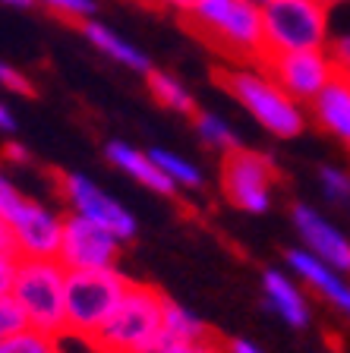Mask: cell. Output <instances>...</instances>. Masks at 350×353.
<instances>
[{"instance_id":"23","label":"cell","mask_w":350,"mask_h":353,"mask_svg":"<svg viewBox=\"0 0 350 353\" xmlns=\"http://www.w3.org/2000/svg\"><path fill=\"white\" fill-rule=\"evenodd\" d=\"M319 190L331 205H350V170L338 168V164H322Z\"/></svg>"},{"instance_id":"33","label":"cell","mask_w":350,"mask_h":353,"mask_svg":"<svg viewBox=\"0 0 350 353\" xmlns=\"http://www.w3.org/2000/svg\"><path fill=\"white\" fill-rule=\"evenodd\" d=\"M0 132H16V117L3 101H0Z\"/></svg>"},{"instance_id":"8","label":"cell","mask_w":350,"mask_h":353,"mask_svg":"<svg viewBox=\"0 0 350 353\" xmlns=\"http://www.w3.org/2000/svg\"><path fill=\"white\" fill-rule=\"evenodd\" d=\"M275 161L265 152L237 148L221 161V192L233 208L246 214H265L275 196Z\"/></svg>"},{"instance_id":"4","label":"cell","mask_w":350,"mask_h":353,"mask_svg":"<svg viewBox=\"0 0 350 353\" xmlns=\"http://www.w3.org/2000/svg\"><path fill=\"white\" fill-rule=\"evenodd\" d=\"M133 278L120 268H92V272H66V334L64 338L92 344L101 325L126 296Z\"/></svg>"},{"instance_id":"1","label":"cell","mask_w":350,"mask_h":353,"mask_svg":"<svg viewBox=\"0 0 350 353\" xmlns=\"http://www.w3.org/2000/svg\"><path fill=\"white\" fill-rule=\"evenodd\" d=\"M218 82L269 136L297 139V136L307 132L309 108L303 101H297L293 95H287L262 63L227 66L224 73H218Z\"/></svg>"},{"instance_id":"22","label":"cell","mask_w":350,"mask_h":353,"mask_svg":"<svg viewBox=\"0 0 350 353\" xmlns=\"http://www.w3.org/2000/svg\"><path fill=\"white\" fill-rule=\"evenodd\" d=\"M0 353H64V338L48 334V331L26 328L0 338Z\"/></svg>"},{"instance_id":"27","label":"cell","mask_w":350,"mask_h":353,"mask_svg":"<svg viewBox=\"0 0 350 353\" xmlns=\"http://www.w3.org/2000/svg\"><path fill=\"white\" fill-rule=\"evenodd\" d=\"M0 85L7 88V92H16V95H32V82L26 73H19L13 63L7 60H0Z\"/></svg>"},{"instance_id":"20","label":"cell","mask_w":350,"mask_h":353,"mask_svg":"<svg viewBox=\"0 0 350 353\" xmlns=\"http://www.w3.org/2000/svg\"><path fill=\"white\" fill-rule=\"evenodd\" d=\"M190 120H193V130H196L199 142L208 145L212 152L231 154V152L240 148V136H237L233 123L231 120H224L221 114H215V110H196Z\"/></svg>"},{"instance_id":"11","label":"cell","mask_w":350,"mask_h":353,"mask_svg":"<svg viewBox=\"0 0 350 353\" xmlns=\"http://www.w3.org/2000/svg\"><path fill=\"white\" fill-rule=\"evenodd\" d=\"M291 221L303 250L313 252L315 259H322L331 268H338V272L350 274V236L338 228L335 221H329L319 208L307 205V202H293Z\"/></svg>"},{"instance_id":"6","label":"cell","mask_w":350,"mask_h":353,"mask_svg":"<svg viewBox=\"0 0 350 353\" xmlns=\"http://www.w3.org/2000/svg\"><path fill=\"white\" fill-rule=\"evenodd\" d=\"M10 294L22 306L29 328L66 334V268L60 259H19Z\"/></svg>"},{"instance_id":"35","label":"cell","mask_w":350,"mask_h":353,"mask_svg":"<svg viewBox=\"0 0 350 353\" xmlns=\"http://www.w3.org/2000/svg\"><path fill=\"white\" fill-rule=\"evenodd\" d=\"M331 7H344V3H350V0H329Z\"/></svg>"},{"instance_id":"16","label":"cell","mask_w":350,"mask_h":353,"mask_svg":"<svg viewBox=\"0 0 350 353\" xmlns=\"http://www.w3.org/2000/svg\"><path fill=\"white\" fill-rule=\"evenodd\" d=\"M309 120L335 142L350 148V73H338L319 95L307 104Z\"/></svg>"},{"instance_id":"38","label":"cell","mask_w":350,"mask_h":353,"mask_svg":"<svg viewBox=\"0 0 350 353\" xmlns=\"http://www.w3.org/2000/svg\"><path fill=\"white\" fill-rule=\"evenodd\" d=\"M95 353H98V350H95Z\"/></svg>"},{"instance_id":"25","label":"cell","mask_w":350,"mask_h":353,"mask_svg":"<svg viewBox=\"0 0 350 353\" xmlns=\"http://www.w3.org/2000/svg\"><path fill=\"white\" fill-rule=\"evenodd\" d=\"M35 3L73 22H86L92 16H98V0H35Z\"/></svg>"},{"instance_id":"15","label":"cell","mask_w":350,"mask_h":353,"mask_svg":"<svg viewBox=\"0 0 350 353\" xmlns=\"http://www.w3.org/2000/svg\"><path fill=\"white\" fill-rule=\"evenodd\" d=\"M104 158H108L110 168H117L120 174L136 180L139 186H146L148 192H158V196H177L180 192L164 176V170L158 168V161L152 158L148 148H139L126 139H110V142H104Z\"/></svg>"},{"instance_id":"10","label":"cell","mask_w":350,"mask_h":353,"mask_svg":"<svg viewBox=\"0 0 350 353\" xmlns=\"http://www.w3.org/2000/svg\"><path fill=\"white\" fill-rule=\"evenodd\" d=\"M262 66L271 73V79L284 88L287 95L297 101L309 104L322 88L329 85L341 70L329 48H315V51H287V54H269L262 57Z\"/></svg>"},{"instance_id":"37","label":"cell","mask_w":350,"mask_h":353,"mask_svg":"<svg viewBox=\"0 0 350 353\" xmlns=\"http://www.w3.org/2000/svg\"><path fill=\"white\" fill-rule=\"evenodd\" d=\"M0 338H3V334H0Z\"/></svg>"},{"instance_id":"34","label":"cell","mask_w":350,"mask_h":353,"mask_svg":"<svg viewBox=\"0 0 350 353\" xmlns=\"http://www.w3.org/2000/svg\"><path fill=\"white\" fill-rule=\"evenodd\" d=\"M0 3H7V7H16V10H22V7H32L35 0H0Z\"/></svg>"},{"instance_id":"9","label":"cell","mask_w":350,"mask_h":353,"mask_svg":"<svg viewBox=\"0 0 350 353\" xmlns=\"http://www.w3.org/2000/svg\"><path fill=\"white\" fill-rule=\"evenodd\" d=\"M124 252V240L114 230L101 228L95 221L66 212L64 240L57 259L66 272H92V268H114Z\"/></svg>"},{"instance_id":"18","label":"cell","mask_w":350,"mask_h":353,"mask_svg":"<svg viewBox=\"0 0 350 353\" xmlns=\"http://www.w3.org/2000/svg\"><path fill=\"white\" fill-rule=\"evenodd\" d=\"M148 85V92H152V98L161 104L164 110H174V114H183V117H193L196 114V98H193V92L186 88V82L180 79V76L168 73V70H158L155 66L148 76H142Z\"/></svg>"},{"instance_id":"12","label":"cell","mask_w":350,"mask_h":353,"mask_svg":"<svg viewBox=\"0 0 350 353\" xmlns=\"http://www.w3.org/2000/svg\"><path fill=\"white\" fill-rule=\"evenodd\" d=\"M287 272L307 287L315 300H322L331 312H338L341 319L350 322V274L338 272L331 265H325L322 259H315L313 252H307L303 246H293L284 252Z\"/></svg>"},{"instance_id":"13","label":"cell","mask_w":350,"mask_h":353,"mask_svg":"<svg viewBox=\"0 0 350 353\" xmlns=\"http://www.w3.org/2000/svg\"><path fill=\"white\" fill-rule=\"evenodd\" d=\"M64 221H66V214L54 212L51 205L32 199V205L26 208V214L13 224L16 256L19 259H57L60 240H64Z\"/></svg>"},{"instance_id":"36","label":"cell","mask_w":350,"mask_h":353,"mask_svg":"<svg viewBox=\"0 0 350 353\" xmlns=\"http://www.w3.org/2000/svg\"><path fill=\"white\" fill-rule=\"evenodd\" d=\"M249 3H255V7H265V3H271V0H249Z\"/></svg>"},{"instance_id":"28","label":"cell","mask_w":350,"mask_h":353,"mask_svg":"<svg viewBox=\"0 0 350 353\" xmlns=\"http://www.w3.org/2000/svg\"><path fill=\"white\" fill-rule=\"evenodd\" d=\"M155 353H224V344L218 341H199V344H161Z\"/></svg>"},{"instance_id":"26","label":"cell","mask_w":350,"mask_h":353,"mask_svg":"<svg viewBox=\"0 0 350 353\" xmlns=\"http://www.w3.org/2000/svg\"><path fill=\"white\" fill-rule=\"evenodd\" d=\"M29 328V319L22 312V306L16 303L13 294L0 296V334L7 338V334H16V331H26Z\"/></svg>"},{"instance_id":"14","label":"cell","mask_w":350,"mask_h":353,"mask_svg":"<svg viewBox=\"0 0 350 353\" xmlns=\"http://www.w3.org/2000/svg\"><path fill=\"white\" fill-rule=\"evenodd\" d=\"M262 296H265V306H269L287 328H297V331L309 328V322H313L309 290L300 284L287 268H265Z\"/></svg>"},{"instance_id":"24","label":"cell","mask_w":350,"mask_h":353,"mask_svg":"<svg viewBox=\"0 0 350 353\" xmlns=\"http://www.w3.org/2000/svg\"><path fill=\"white\" fill-rule=\"evenodd\" d=\"M29 205H32V196H26V192H22L19 186L10 180L7 170L0 168V218L13 228L16 221L26 214V208H29Z\"/></svg>"},{"instance_id":"19","label":"cell","mask_w":350,"mask_h":353,"mask_svg":"<svg viewBox=\"0 0 350 353\" xmlns=\"http://www.w3.org/2000/svg\"><path fill=\"white\" fill-rule=\"evenodd\" d=\"M212 341V331L202 319L177 300H164V344H199Z\"/></svg>"},{"instance_id":"31","label":"cell","mask_w":350,"mask_h":353,"mask_svg":"<svg viewBox=\"0 0 350 353\" xmlns=\"http://www.w3.org/2000/svg\"><path fill=\"white\" fill-rule=\"evenodd\" d=\"M3 158H7V161H13V164H29L32 161V152L26 145H19V142H7V145H3Z\"/></svg>"},{"instance_id":"30","label":"cell","mask_w":350,"mask_h":353,"mask_svg":"<svg viewBox=\"0 0 350 353\" xmlns=\"http://www.w3.org/2000/svg\"><path fill=\"white\" fill-rule=\"evenodd\" d=\"M224 353H265V347H259L249 338H231L224 341Z\"/></svg>"},{"instance_id":"29","label":"cell","mask_w":350,"mask_h":353,"mask_svg":"<svg viewBox=\"0 0 350 353\" xmlns=\"http://www.w3.org/2000/svg\"><path fill=\"white\" fill-rule=\"evenodd\" d=\"M16 265H19V256H13V252H0V296H7L10 290H13Z\"/></svg>"},{"instance_id":"32","label":"cell","mask_w":350,"mask_h":353,"mask_svg":"<svg viewBox=\"0 0 350 353\" xmlns=\"http://www.w3.org/2000/svg\"><path fill=\"white\" fill-rule=\"evenodd\" d=\"M0 252H13L16 256V240H13V228L0 218Z\"/></svg>"},{"instance_id":"21","label":"cell","mask_w":350,"mask_h":353,"mask_svg":"<svg viewBox=\"0 0 350 353\" xmlns=\"http://www.w3.org/2000/svg\"><path fill=\"white\" fill-rule=\"evenodd\" d=\"M148 152H152V158L158 161V168L164 170V176H168L177 190H190V192L205 190L202 168H199V164H193L186 154L171 152V148H161V145H152Z\"/></svg>"},{"instance_id":"17","label":"cell","mask_w":350,"mask_h":353,"mask_svg":"<svg viewBox=\"0 0 350 353\" xmlns=\"http://www.w3.org/2000/svg\"><path fill=\"white\" fill-rule=\"evenodd\" d=\"M79 32H82V38L101 54V57L110 60V63L124 66V70H130V73H136V76H148L155 70L152 57H148L139 44H133L130 38H124L120 32H114L108 22H101V19L92 16V19L79 22Z\"/></svg>"},{"instance_id":"5","label":"cell","mask_w":350,"mask_h":353,"mask_svg":"<svg viewBox=\"0 0 350 353\" xmlns=\"http://www.w3.org/2000/svg\"><path fill=\"white\" fill-rule=\"evenodd\" d=\"M265 57L287 51H315L329 48L331 26L329 0H271L262 7Z\"/></svg>"},{"instance_id":"2","label":"cell","mask_w":350,"mask_h":353,"mask_svg":"<svg viewBox=\"0 0 350 353\" xmlns=\"http://www.w3.org/2000/svg\"><path fill=\"white\" fill-rule=\"evenodd\" d=\"M183 19L224 57H233L237 63H262V7L249 0H193L190 13Z\"/></svg>"},{"instance_id":"3","label":"cell","mask_w":350,"mask_h":353,"mask_svg":"<svg viewBox=\"0 0 350 353\" xmlns=\"http://www.w3.org/2000/svg\"><path fill=\"white\" fill-rule=\"evenodd\" d=\"M164 300L158 287L133 281L92 347L98 353H155L164 344Z\"/></svg>"},{"instance_id":"7","label":"cell","mask_w":350,"mask_h":353,"mask_svg":"<svg viewBox=\"0 0 350 353\" xmlns=\"http://www.w3.org/2000/svg\"><path fill=\"white\" fill-rule=\"evenodd\" d=\"M57 192L70 214H79V218H88V221H95V224H101V228L114 230L124 243H130L139 234L136 214L114 192L98 186V180H92L82 170H64V174H57Z\"/></svg>"}]
</instances>
